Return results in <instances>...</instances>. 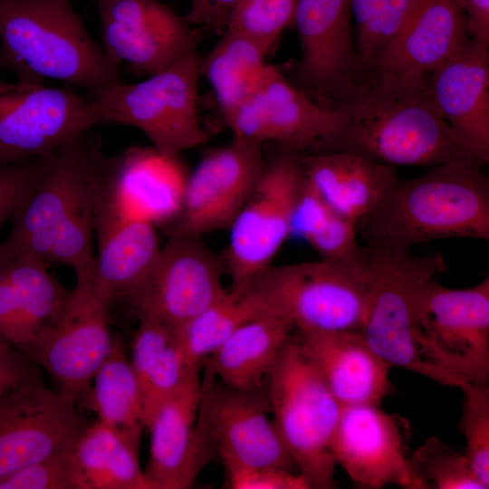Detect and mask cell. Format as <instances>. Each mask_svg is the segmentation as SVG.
I'll return each mask as SVG.
<instances>
[{
    "label": "cell",
    "mask_w": 489,
    "mask_h": 489,
    "mask_svg": "<svg viewBox=\"0 0 489 489\" xmlns=\"http://www.w3.org/2000/svg\"><path fill=\"white\" fill-rule=\"evenodd\" d=\"M330 136L312 153H345L390 166L484 164L440 114L427 76L369 73L331 105Z\"/></svg>",
    "instance_id": "6da1fadb"
},
{
    "label": "cell",
    "mask_w": 489,
    "mask_h": 489,
    "mask_svg": "<svg viewBox=\"0 0 489 489\" xmlns=\"http://www.w3.org/2000/svg\"><path fill=\"white\" fill-rule=\"evenodd\" d=\"M481 168L454 160L414 178L398 177L357 228L366 241L398 251L444 238L489 240V180Z\"/></svg>",
    "instance_id": "7a4b0ae2"
},
{
    "label": "cell",
    "mask_w": 489,
    "mask_h": 489,
    "mask_svg": "<svg viewBox=\"0 0 489 489\" xmlns=\"http://www.w3.org/2000/svg\"><path fill=\"white\" fill-rule=\"evenodd\" d=\"M0 70L19 81H62L95 96L120 68L89 35L70 0H0Z\"/></svg>",
    "instance_id": "3957f363"
},
{
    "label": "cell",
    "mask_w": 489,
    "mask_h": 489,
    "mask_svg": "<svg viewBox=\"0 0 489 489\" xmlns=\"http://www.w3.org/2000/svg\"><path fill=\"white\" fill-rule=\"evenodd\" d=\"M366 247L369 306L361 332L367 342L391 367L453 387L427 358L417 323L419 296L430 280L447 270L444 257L416 256L374 241H367Z\"/></svg>",
    "instance_id": "277c9868"
},
{
    "label": "cell",
    "mask_w": 489,
    "mask_h": 489,
    "mask_svg": "<svg viewBox=\"0 0 489 489\" xmlns=\"http://www.w3.org/2000/svg\"><path fill=\"white\" fill-rule=\"evenodd\" d=\"M243 292L287 316L300 332H361L369 306L368 249L350 258L270 266Z\"/></svg>",
    "instance_id": "5b68a950"
},
{
    "label": "cell",
    "mask_w": 489,
    "mask_h": 489,
    "mask_svg": "<svg viewBox=\"0 0 489 489\" xmlns=\"http://www.w3.org/2000/svg\"><path fill=\"white\" fill-rule=\"evenodd\" d=\"M277 430L309 489L335 488L331 445L342 407L292 338L267 378Z\"/></svg>",
    "instance_id": "8992f818"
},
{
    "label": "cell",
    "mask_w": 489,
    "mask_h": 489,
    "mask_svg": "<svg viewBox=\"0 0 489 489\" xmlns=\"http://www.w3.org/2000/svg\"><path fill=\"white\" fill-rule=\"evenodd\" d=\"M200 62L197 51L137 83L119 82L90 97L93 126L122 124L141 130L161 155L177 157L205 143L197 115Z\"/></svg>",
    "instance_id": "52a82bcc"
},
{
    "label": "cell",
    "mask_w": 489,
    "mask_h": 489,
    "mask_svg": "<svg viewBox=\"0 0 489 489\" xmlns=\"http://www.w3.org/2000/svg\"><path fill=\"white\" fill-rule=\"evenodd\" d=\"M106 157L101 139L86 131L52 157L38 182L12 216L0 242V265L22 256H47L61 226L94 203Z\"/></svg>",
    "instance_id": "ba28073f"
},
{
    "label": "cell",
    "mask_w": 489,
    "mask_h": 489,
    "mask_svg": "<svg viewBox=\"0 0 489 489\" xmlns=\"http://www.w3.org/2000/svg\"><path fill=\"white\" fill-rule=\"evenodd\" d=\"M424 350L432 364L461 389L489 379V276L465 289L430 280L417 305Z\"/></svg>",
    "instance_id": "9c48e42d"
},
{
    "label": "cell",
    "mask_w": 489,
    "mask_h": 489,
    "mask_svg": "<svg viewBox=\"0 0 489 489\" xmlns=\"http://www.w3.org/2000/svg\"><path fill=\"white\" fill-rule=\"evenodd\" d=\"M303 154L284 149L264 165L249 198L230 225L225 268L234 292H243L270 266L292 232L303 182Z\"/></svg>",
    "instance_id": "30bf717a"
},
{
    "label": "cell",
    "mask_w": 489,
    "mask_h": 489,
    "mask_svg": "<svg viewBox=\"0 0 489 489\" xmlns=\"http://www.w3.org/2000/svg\"><path fill=\"white\" fill-rule=\"evenodd\" d=\"M91 264L75 271L76 284L62 312L24 350L51 375L62 395L82 407L113 344L110 305L91 287Z\"/></svg>",
    "instance_id": "8fae6325"
},
{
    "label": "cell",
    "mask_w": 489,
    "mask_h": 489,
    "mask_svg": "<svg viewBox=\"0 0 489 489\" xmlns=\"http://www.w3.org/2000/svg\"><path fill=\"white\" fill-rule=\"evenodd\" d=\"M188 174L177 157L130 147L106 157L95 196V234L125 222L171 224L178 216Z\"/></svg>",
    "instance_id": "7c38bea8"
},
{
    "label": "cell",
    "mask_w": 489,
    "mask_h": 489,
    "mask_svg": "<svg viewBox=\"0 0 489 489\" xmlns=\"http://www.w3.org/2000/svg\"><path fill=\"white\" fill-rule=\"evenodd\" d=\"M93 127L90 98L0 77V168L53 154Z\"/></svg>",
    "instance_id": "4fadbf2b"
},
{
    "label": "cell",
    "mask_w": 489,
    "mask_h": 489,
    "mask_svg": "<svg viewBox=\"0 0 489 489\" xmlns=\"http://www.w3.org/2000/svg\"><path fill=\"white\" fill-rule=\"evenodd\" d=\"M225 269L201 236L168 232L145 283L128 303L137 315L154 317L177 331L227 293Z\"/></svg>",
    "instance_id": "5bb4252c"
},
{
    "label": "cell",
    "mask_w": 489,
    "mask_h": 489,
    "mask_svg": "<svg viewBox=\"0 0 489 489\" xmlns=\"http://www.w3.org/2000/svg\"><path fill=\"white\" fill-rule=\"evenodd\" d=\"M201 380L198 421L223 461L298 472L269 417L266 385L251 390L235 388L216 382L206 369Z\"/></svg>",
    "instance_id": "9a60e30c"
},
{
    "label": "cell",
    "mask_w": 489,
    "mask_h": 489,
    "mask_svg": "<svg viewBox=\"0 0 489 489\" xmlns=\"http://www.w3.org/2000/svg\"><path fill=\"white\" fill-rule=\"evenodd\" d=\"M351 0H298L293 24L301 58L290 69L293 85L315 101L331 106L359 83L350 29Z\"/></svg>",
    "instance_id": "2e32d148"
},
{
    "label": "cell",
    "mask_w": 489,
    "mask_h": 489,
    "mask_svg": "<svg viewBox=\"0 0 489 489\" xmlns=\"http://www.w3.org/2000/svg\"><path fill=\"white\" fill-rule=\"evenodd\" d=\"M102 50L138 76L162 72L192 50L197 36L185 16L158 0H96Z\"/></svg>",
    "instance_id": "e0dca14e"
},
{
    "label": "cell",
    "mask_w": 489,
    "mask_h": 489,
    "mask_svg": "<svg viewBox=\"0 0 489 489\" xmlns=\"http://www.w3.org/2000/svg\"><path fill=\"white\" fill-rule=\"evenodd\" d=\"M409 439V424L399 415L377 405L348 406L341 408L331 450L359 488L422 489L411 470Z\"/></svg>",
    "instance_id": "ac0fdd59"
},
{
    "label": "cell",
    "mask_w": 489,
    "mask_h": 489,
    "mask_svg": "<svg viewBox=\"0 0 489 489\" xmlns=\"http://www.w3.org/2000/svg\"><path fill=\"white\" fill-rule=\"evenodd\" d=\"M76 404L43 382L0 394V479L72 447L89 426Z\"/></svg>",
    "instance_id": "d6986e66"
},
{
    "label": "cell",
    "mask_w": 489,
    "mask_h": 489,
    "mask_svg": "<svg viewBox=\"0 0 489 489\" xmlns=\"http://www.w3.org/2000/svg\"><path fill=\"white\" fill-rule=\"evenodd\" d=\"M264 165L261 144L254 142L234 139L209 151L187 176L181 210L168 232L202 236L229 228Z\"/></svg>",
    "instance_id": "ffe728a7"
},
{
    "label": "cell",
    "mask_w": 489,
    "mask_h": 489,
    "mask_svg": "<svg viewBox=\"0 0 489 489\" xmlns=\"http://www.w3.org/2000/svg\"><path fill=\"white\" fill-rule=\"evenodd\" d=\"M335 120L331 106L315 101L269 64L256 92L225 121L234 139L308 154L330 136Z\"/></svg>",
    "instance_id": "44dd1931"
},
{
    "label": "cell",
    "mask_w": 489,
    "mask_h": 489,
    "mask_svg": "<svg viewBox=\"0 0 489 489\" xmlns=\"http://www.w3.org/2000/svg\"><path fill=\"white\" fill-rule=\"evenodd\" d=\"M202 395L199 372L163 401L148 420L149 457L145 475L152 489L192 487L217 453L198 421Z\"/></svg>",
    "instance_id": "7402d4cb"
},
{
    "label": "cell",
    "mask_w": 489,
    "mask_h": 489,
    "mask_svg": "<svg viewBox=\"0 0 489 489\" xmlns=\"http://www.w3.org/2000/svg\"><path fill=\"white\" fill-rule=\"evenodd\" d=\"M440 114L470 151L489 161L488 46L469 37L427 76Z\"/></svg>",
    "instance_id": "603a6c76"
},
{
    "label": "cell",
    "mask_w": 489,
    "mask_h": 489,
    "mask_svg": "<svg viewBox=\"0 0 489 489\" xmlns=\"http://www.w3.org/2000/svg\"><path fill=\"white\" fill-rule=\"evenodd\" d=\"M469 37L457 0H411L400 28L369 73L428 76Z\"/></svg>",
    "instance_id": "cb8c5ba5"
},
{
    "label": "cell",
    "mask_w": 489,
    "mask_h": 489,
    "mask_svg": "<svg viewBox=\"0 0 489 489\" xmlns=\"http://www.w3.org/2000/svg\"><path fill=\"white\" fill-rule=\"evenodd\" d=\"M298 342L341 407L377 405L394 389L392 368L360 331L300 332Z\"/></svg>",
    "instance_id": "d4e9b609"
},
{
    "label": "cell",
    "mask_w": 489,
    "mask_h": 489,
    "mask_svg": "<svg viewBox=\"0 0 489 489\" xmlns=\"http://www.w3.org/2000/svg\"><path fill=\"white\" fill-rule=\"evenodd\" d=\"M46 261L22 256L0 265V343L24 350L60 315L71 290Z\"/></svg>",
    "instance_id": "484cf974"
},
{
    "label": "cell",
    "mask_w": 489,
    "mask_h": 489,
    "mask_svg": "<svg viewBox=\"0 0 489 489\" xmlns=\"http://www.w3.org/2000/svg\"><path fill=\"white\" fill-rule=\"evenodd\" d=\"M302 162L311 187L357 225L379 207L398 178L393 167L345 153L303 154Z\"/></svg>",
    "instance_id": "4316f807"
},
{
    "label": "cell",
    "mask_w": 489,
    "mask_h": 489,
    "mask_svg": "<svg viewBox=\"0 0 489 489\" xmlns=\"http://www.w3.org/2000/svg\"><path fill=\"white\" fill-rule=\"evenodd\" d=\"M294 328L287 316L268 309L240 325L202 365L229 387L260 388Z\"/></svg>",
    "instance_id": "83f0119b"
},
{
    "label": "cell",
    "mask_w": 489,
    "mask_h": 489,
    "mask_svg": "<svg viewBox=\"0 0 489 489\" xmlns=\"http://www.w3.org/2000/svg\"><path fill=\"white\" fill-rule=\"evenodd\" d=\"M96 236L99 254L90 268L91 287L109 305L128 302L142 287L161 247L156 226L125 222Z\"/></svg>",
    "instance_id": "f1b7e54d"
},
{
    "label": "cell",
    "mask_w": 489,
    "mask_h": 489,
    "mask_svg": "<svg viewBox=\"0 0 489 489\" xmlns=\"http://www.w3.org/2000/svg\"><path fill=\"white\" fill-rule=\"evenodd\" d=\"M131 366L139 385L145 427L158 407L178 391L199 369L189 364L177 332L154 317L137 315Z\"/></svg>",
    "instance_id": "f546056e"
},
{
    "label": "cell",
    "mask_w": 489,
    "mask_h": 489,
    "mask_svg": "<svg viewBox=\"0 0 489 489\" xmlns=\"http://www.w3.org/2000/svg\"><path fill=\"white\" fill-rule=\"evenodd\" d=\"M269 53L257 40L225 29L220 41L200 62V74L212 87L224 119L259 89L269 66L265 62Z\"/></svg>",
    "instance_id": "4dcf8cb0"
},
{
    "label": "cell",
    "mask_w": 489,
    "mask_h": 489,
    "mask_svg": "<svg viewBox=\"0 0 489 489\" xmlns=\"http://www.w3.org/2000/svg\"><path fill=\"white\" fill-rule=\"evenodd\" d=\"M139 448L99 420L89 424L74 446L80 489H152Z\"/></svg>",
    "instance_id": "1f68e13d"
},
{
    "label": "cell",
    "mask_w": 489,
    "mask_h": 489,
    "mask_svg": "<svg viewBox=\"0 0 489 489\" xmlns=\"http://www.w3.org/2000/svg\"><path fill=\"white\" fill-rule=\"evenodd\" d=\"M83 408L139 447L145 428L141 397L120 336L113 337L111 350L94 375Z\"/></svg>",
    "instance_id": "d6a6232c"
},
{
    "label": "cell",
    "mask_w": 489,
    "mask_h": 489,
    "mask_svg": "<svg viewBox=\"0 0 489 489\" xmlns=\"http://www.w3.org/2000/svg\"><path fill=\"white\" fill-rule=\"evenodd\" d=\"M266 310L251 293L229 290L176 331L186 359L191 366L200 369L240 325Z\"/></svg>",
    "instance_id": "836d02e7"
},
{
    "label": "cell",
    "mask_w": 489,
    "mask_h": 489,
    "mask_svg": "<svg viewBox=\"0 0 489 489\" xmlns=\"http://www.w3.org/2000/svg\"><path fill=\"white\" fill-rule=\"evenodd\" d=\"M292 231L322 259L350 258L363 251L357 241V224L331 208L305 177L295 206Z\"/></svg>",
    "instance_id": "e575fe53"
},
{
    "label": "cell",
    "mask_w": 489,
    "mask_h": 489,
    "mask_svg": "<svg viewBox=\"0 0 489 489\" xmlns=\"http://www.w3.org/2000/svg\"><path fill=\"white\" fill-rule=\"evenodd\" d=\"M411 0H351L356 22V53L360 78L373 63L400 28Z\"/></svg>",
    "instance_id": "d590c367"
},
{
    "label": "cell",
    "mask_w": 489,
    "mask_h": 489,
    "mask_svg": "<svg viewBox=\"0 0 489 489\" xmlns=\"http://www.w3.org/2000/svg\"><path fill=\"white\" fill-rule=\"evenodd\" d=\"M410 465L422 489H485L465 454L435 436L411 454Z\"/></svg>",
    "instance_id": "8d00e7d4"
},
{
    "label": "cell",
    "mask_w": 489,
    "mask_h": 489,
    "mask_svg": "<svg viewBox=\"0 0 489 489\" xmlns=\"http://www.w3.org/2000/svg\"><path fill=\"white\" fill-rule=\"evenodd\" d=\"M464 393L462 415L458 429L466 446L465 454L470 465L485 489L489 488V387L469 383L461 388Z\"/></svg>",
    "instance_id": "74e56055"
},
{
    "label": "cell",
    "mask_w": 489,
    "mask_h": 489,
    "mask_svg": "<svg viewBox=\"0 0 489 489\" xmlns=\"http://www.w3.org/2000/svg\"><path fill=\"white\" fill-rule=\"evenodd\" d=\"M297 1L240 0L230 14L225 29L257 40L271 52L283 31L292 25Z\"/></svg>",
    "instance_id": "f35d334b"
},
{
    "label": "cell",
    "mask_w": 489,
    "mask_h": 489,
    "mask_svg": "<svg viewBox=\"0 0 489 489\" xmlns=\"http://www.w3.org/2000/svg\"><path fill=\"white\" fill-rule=\"evenodd\" d=\"M74 446L0 479V489H80Z\"/></svg>",
    "instance_id": "ab89813d"
},
{
    "label": "cell",
    "mask_w": 489,
    "mask_h": 489,
    "mask_svg": "<svg viewBox=\"0 0 489 489\" xmlns=\"http://www.w3.org/2000/svg\"><path fill=\"white\" fill-rule=\"evenodd\" d=\"M53 154L0 168V227L29 196Z\"/></svg>",
    "instance_id": "60d3db41"
},
{
    "label": "cell",
    "mask_w": 489,
    "mask_h": 489,
    "mask_svg": "<svg viewBox=\"0 0 489 489\" xmlns=\"http://www.w3.org/2000/svg\"><path fill=\"white\" fill-rule=\"evenodd\" d=\"M232 489H309L303 476L272 466H254L223 461Z\"/></svg>",
    "instance_id": "b9f144b4"
},
{
    "label": "cell",
    "mask_w": 489,
    "mask_h": 489,
    "mask_svg": "<svg viewBox=\"0 0 489 489\" xmlns=\"http://www.w3.org/2000/svg\"><path fill=\"white\" fill-rule=\"evenodd\" d=\"M37 382H43L42 369L22 350L0 343V394Z\"/></svg>",
    "instance_id": "7bdbcfd3"
},
{
    "label": "cell",
    "mask_w": 489,
    "mask_h": 489,
    "mask_svg": "<svg viewBox=\"0 0 489 489\" xmlns=\"http://www.w3.org/2000/svg\"><path fill=\"white\" fill-rule=\"evenodd\" d=\"M240 0H190V10L185 15L190 25L222 34L233 9Z\"/></svg>",
    "instance_id": "ee69618b"
},
{
    "label": "cell",
    "mask_w": 489,
    "mask_h": 489,
    "mask_svg": "<svg viewBox=\"0 0 489 489\" xmlns=\"http://www.w3.org/2000/svg\"><path fill=\"white\" fill-rule=\"evenodd\" d=\"M464 12L470 35L489 46V0H457Z\"/></svg>",
    "instance_id": "f6af8a7d"
}]
</instances>
